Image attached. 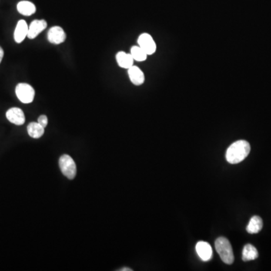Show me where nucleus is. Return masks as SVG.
Instances as JSON below:
<instances>
[{"label":"nucleus","instance_id":"f257e3e1","mask_svg":"<svg viewBox=\"0 0 271 271\" xmlns=\"http://www.w3.org/2000/svg\"><path fill=\"white\" fill-rule=\"evenodd\" d=\"M250 144L246 140H238L228 147L226 152L227 161L232 165L243 161L250 152Z\"/></svg>","mask_w":271,"mask_h":271},{"label":"nucleus","instance_id":"f03ea898","mask_svg":"<svg viewBox=\"0 0 271 271\" xmlns=\"http://www.w3.org/2000/svg\"><path fill=\"white\" fill-rule=\"evenodd\" d=\"M215 247L224 263L227 265L233 264L235 261L233 249L231 242L227 238L222 237L218 238L215 242Z\"/></svg>","mask_w":271,"mask_h":271},{"label":"nucleus","instance_id":"7ed1b4c3","mask_svg":"<svg viewBox=\"0 0 271 271\" xmlns=\"http://www.w3.org/2000/svg\"><path fill=\"white\" fill-rule=\"evenodd\" d=\"M60 168L63 174L69 179H73L76 175L77 168L75 161L69 155H64L60 158Z\"/></svg>","mask_w":271,"mask_h":271},{"label":"nucleus","instance_id":"20e7f679","mask_svg":"<svg viewBox=\"0 0 271 271\" xmlns=\"http://www.w3.org/2000/svg\"><path fill=\"white\" fill-rule=\"evenodd\" d=\"M18 99L23 103H31L35 98V90L29 84L19 83L15 88Z\"/></svg>","mask_w":271,"mask_h":271},{"label":"nucleus","instance_id":"39448f33","mask_svg":"<svg viewBox=\"0 0 271 271\" xmlns=\"http://www.w3.org/2000/svg\"><path fill=\"white\" fill-rule=\"evenodd\" d=\"M138 45L148 55H152L156 51L157 45L155 40L150 34H144L139 35L137 40Z\"/></svg>","mask_w":271,"mask_h":271},{"label":"nucleus","instance_id":"423d86ee","mask_svg":"<svg viewBox=\"0 0 271 271\" xmlns=\"http://www.w3.org/2000/svg\"><path fill=\"white\" fill-rule=\"evenodd\" d=\"M47 37H48V42L50 43L60 45V44L65 42L67 39V34L62 27H59V26H54L48 31Z\"/></svg>","mask_w":271,"mask_h":271},{"label":"nucleus","instance_id":"0eeeda50","mask_svg":"<svg viewBox=\"0 0 271 271\" xmlns=\"http://www.w3.org/2000/svg\"><path fill=\"white\" fill-rule=\"evenodd\" d=\"M48 27L46 21L45 20H34L29 26V31L27 37L30 39H34L39 35L42 31H45Z\"/></svg>","mask_w":271,"mask_h":271},{"label":"nucleus","instance_id":"6e6552de","mask_svg":"<svg viewBox=\"0 0 271 271\" xmlns=\"http://www.w3.org/2000/svg\"><path fill=\"white\" fill-rule=\"evenodd\" d=\"M6 118L11 123L16 125H22L25 123V115L21 108L14 107L7 111Z\"/></svg>","mask_w":271,"mask_h":271},{"label":"nucleus","instance_id":"1a4fd4ad","mask_svg":"<svg viewBox=\"0 0 271 271\" xmlns=\"http://www.w3.org/2000/svg\"><path fill=\"white\" fill-rule=\"evenodd\" d=\"M196 251L198 256L203 262H209L212 258V249L208 242L200 241L197 243Z\"/></svg>","mask_w":271,"mask_h":271},{"label":"nucleus","instance_id":"9d476101","mask_svg":"<svg viewBox=\"0 0 271 271\" xmlns=\"http://www.w3.org/2000/svg\"><path fill=\"white\" fill-rule=\"evenodd\" d=\"M29 26L24 20H20L17 24L15 33H14V38L17 43H21L25 39L28 35Z\"/></svg>","mask_w":271,"mask_h":271},{"label":"nucleus","instance_id":"9b49d317","mask_svg":"<svg viewBox=\"0 0 271 271\" xmlns=\"http://www.w3.org/2000/svg\"><path fill=\"white\" fill-rule=\"evenodd\" d=\"M128 75L131 82L136 86L142 85L145 82V75L139 67L132 66L128 69Z\"/></svg>","mask_w":271,"mask_h":271},{"label":"nucleus","instance_id":"f8f14e48","mask_svg":"<svg viewBox=\"0 0 271 271\" xmlns=\"http://www.w3.org/2000/svg\"><path fill=\"white\" fill-rule=\"evenodd\" d=\"M116 61L120 67L128 69L134 66V59L131 54L125 51H119L116 54Z\"/></svg>","mask_w":271,"mask_h":271},{"label":"nucleus","instance_id":"ddd939ff","mask_svg":"<svg viewBox=\"0 0 271 271\" xmlns=\"http://www.w3.org/2000/svg\"><path fill=\"white\" fill-rule=\"evenodd\" d=\"M18 12L24 16H31L36 11V7L30 1H21L17 5Z\"/></svg>","mask_w":271,"mask_h":271},{"label":"nucleus","instance_id":"4468645a","mask_svg":"<svg viewBox=\"0 0 271 271\" xmlns=\"http://www.w3.org/2000/svg\"><path fill=\"white\" fill-rule=\"evenodd\" d=\"M262 228H263V222L262 218L258 215H255L249 221L246 227V231L249 234H258L262 231Z\"/></svg>","mask_w":271,"mask_h":271},{"label":"nucleus","instance_id":"2eb2a0df","mask_svg":"<svg viewBox=\"0 0 271 271\" xmlns=\"http://www.w3.org/2000/svg\"><path fill=\"white\" fill-rule=\"evenodd\" d=\"M27 132L31 137L38 139L42 137L45 134V128L39 125L38 122H31L27 126Z\"/></svg>","mask_w":271,"mask_h":271},{"label":"nucleus","instance_id":"dca6fc26","mask_svg":"<svg viewBox=\"0 0 271 271\" xmlns=\"http://www.w3.org/2000/svg\"><path fill=\"white\" fill-rule=\"evenodd\" d=\"M259 257V252L255 246L251 244H246L244 246L242 250V260L244 262H249V261L255 260Z\"/></svg>","mask_w":271,"mask_h":271},{"label":"nucleus","instance_id":"f3484780","mask_svg":"<svg viewBox=\"0 0 271 271\" xmlns=\"http://www.w3.org/2000/svg\"><path fill=\"white\" fill-rule=\"evenodd\" d=\"M131 54L134 61H138V62L145 61L147 59V57L148 56V54L139 45H135L131 48Z\"/></svg>","mask_w":271,"mask_h":271},{"label":"nucleus","instance_id":"a211bd4d","mask_svg":"<svg viewBox=\"0 0 271 271\" xmlns=\"http://www.w3.org/2000/svg\"><path fill=\"white\" fill-rule=\"evenodd\" d=\"M38 123L42 125L43 128H46L48 123V117L45 115H40L39 118H38Z\"/></svg>","mask_w":271,"mask_h":271},{"label":"nucleus","instance_id":"6ab92c4d","mask_svg":"<svg viewBox=\"0 0 271 271\" xmlns=\"http://www.w3.org/2000/svg\"><path fill=\"white\" fill-rule=\"evenodd\" d=\"M4 57V51L2 47L0 46V64L2 62V58Z\"/></svg>","mask_w":271,"mask_h":271},{"label":"nucleus","instance_id":"aec40b11","mask_svg":"<svg viewBox=\"0 0 271 271\" xmlns=\"http://www.w3.org/2000/svg\"><path fill=\"white\" fill-rule=\"evenodd\" d=\"M119 271H132L133 270L131 269V268H122V269H120Z\"/></svg>","mask_w":271,"mask_h":271}]
</instances>
